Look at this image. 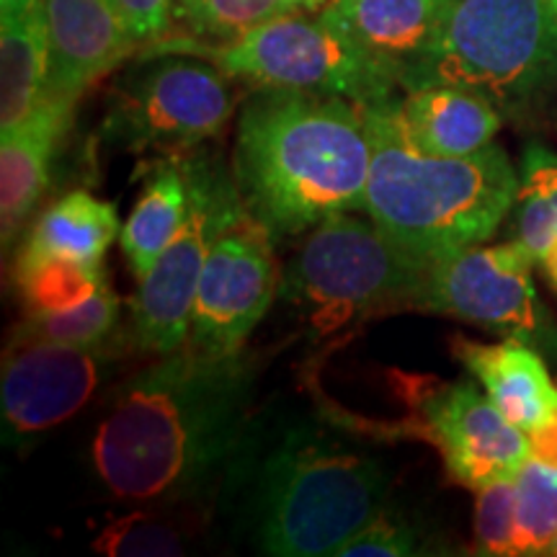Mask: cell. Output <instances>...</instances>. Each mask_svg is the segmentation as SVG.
I'll return each mask as SVG.
<instances>
[{"instance_id": "obj_27", "label": "cell", "mask_w": 557, "mask_h": 557, "mask_svg": "<svg viewBox=\"0 0 557 557\" xmlns=\"http://www.w3.org/2000/svg\"><path fill=\"white\" fill-rule=\"evenodd\" d=\"M163 511V508H160ZM156 508H135L111 519L94 540V549L114 557H169L184 555V529Z\"/></svg>"}, {"instance_id": "obj_33", "label": "cell", "mask_w": 557, "mask_h": 557, "mask_svg": "<svg viewBox=\"0 0 557 557\" xmlns=\"http://www.w3.org/2000/svg\"><path fill=\"white\" fill-rule=\"evenodd\" d=\"M29 0H0V16H9V13H16L24 9Z\"/></svg>"}, {"instance_id": "obj_12", "label": "cell", "mask_w": 557, "mask_h": 557, "mask_svg": "<svg viewBox=\"0 0 557 557\" xmlns=\"http://www.w3.org/2000/svg\"><path fill=\"white\" fill-rule=\"evenodd\" d=\"M129 351H137L129 331L94 346L9 341L0 374L3 442L26 447L73 418Z\"/></svg>"}, {"instance_id": "obj_30", "label": "cell", "mask_w": 557, "mask_h": 557, "mask_svg": "<svg viewBox=\"0 0 557 557\" xmlns=\"http://www.w3.org/2000/svg\"><path fill=\"white\" fill-rule=\"evenodd\" d=\"M111 3L122 13L139 47H150L152 41L169 37L173 0H111Z\"/></svg>"}, {"instance_id": "obj_28", "label": "cell", "mask_w": 557, "mask_h": 557, "mask_svg": "<svg viewBox=\"0 0 557 557\" xmlns=\"http://www.w3.org/2000/svg\"><path fill=\"white\" fill-rule=\"evenodd\" d=\"M475 498V553L513 555L517 537V475L478 487Z\"/></svg>"}, {"instance_id": "obj_18", "label": "cell", "mask_w": 557, "mask_h": 557, "mask_svg": "<svg viewBox=\"0 0 557 557\" xmlns=\"http://www.w3.org/2000/svg\"><path fill=\"white\" fill-rule=\"evenodd\" d=\"M400 114L416 148L442 158H468L491 148L504 124V114L485 96L444 83L408 90Z\"/></svg>"}, {"instance_id": "obj_5", "label": "cell", "mask_w": 557, "mask_h": 557, "mask_svg": "<svg viewBox=\"0 0 557 557\" xmlns=\"http://www.w3.org/2000/svg\"><path fill=\"white\" fill-rule=\"evenodd\" d=\"M462 86L504 116H529L557 94V11L549 0H457L408 90Z\"/></svg>"}, {"instance_id": "obj_14", "label": "cell", "mask_w": 557, "mask_h": 557, "mask_svg": "<svg viewBox=\"0 0 557 557\" xmlns=\"http://www.w3.org/2000/svg\"><path fill=\"white\" fill-rule=\"evenodd\" d=\"M50 45L45 96L78 103L86 90L137 52L111 0H41Z\"/></svg>"}, {"instance_id": "obj_3", "label": "cell", "mask_w": 557, "mask_h": 557, "mask_svg": "<svg viewBox=\"0 0 557 557\" xmlns=\"http://www.w3.org/2000/svg\"><path fill=\"white\" fill-rule=\"evenodd\" d=\"M230 491L243 496V527L261 555L320 557L385 511L389 475L325 423L256 421Z\"/></svg>"}, {"instance_id": "obj_26", "label": "cell", "mask_w": 557, "mask_h": 557, "mask_svg": "<svg viewBox=\"0 0 557 557\" xmlns=\"http://www.w3.org/2000/svg\"><path fill=\"white\" fill-rule=\"evenodd\" d=\"M295 11L284 0H173V21L186 37L201 41L240 39L256 26Z\"/></svg>"}, {"instance_id": "obj_8", "label": "cell", "mask_w": 557, "mask_h": 557, "mask_svg": "<svg viewBox=\"0 0 557 557\" xmlns=\"http://www.w3.org/2000/svg\"><path fill=\"white\" fill-rule=\"evenodd\" d=\"M230 75L194 54H143L109 90L101 137L135 156H184L212 143L235 111Z\"/></svg>"}, {"instance_id": "obj_31", "label": "cell", "mask_w": 557, "mask_h": 557, "mask_svg": "<svg viewBox=\"0 0 557 557\" xmlns=\"http://www.w3.org/2000/svg\"><path fill=\"white\" fill-rule=\"evenodd\" d=\"M529 457L557 468V410L545 423L529 431Z\"/></svg>"}, {"instance_id": "obj_19", "label": "cell", "mask_w": 557, "mask_h": 557, "mask_svg": "<svg viewBox=\"0 0 557 557\" xmlns=\"http://www.w3.org/2000/svg\"><path fill=\"white\" fill-rule=\"evenodd\" d=\"M189 214V178L184 156H160L143 173L137 201L124 222L120 246L135 278L148 276Z\"/></svg>"}, {"instance_id": "obj_35", "label": "cell", "mask_w": 557, "mask_h": 557, "mask_svg": "<svg viewBox=\"0 0 557 557\" xmlns=\"http://www.w3.org/2000/svg\"><path fill=\"white\" fill-rule=\"evenodd\" d=\"M549 555H557V542H555V547H553V553H549Z\"/></svg>"}, {"instance_id": "obj_34", "label": "cell", "mask_w": 557, "mask_h": 557, "mask_svg": "<svg viewBox=\"0 0 557 557\" xmlns=\"http://www.w3.org/2000/svg\"><path fill=\"white\" fill-rule=\"evenodd\" d=\"M549 3H553V9L557 11V0H549Z\"/></svg>"}, {"instance_id": "obj_7", "label": "cell", "mask_w": 557, "mask_h": 557, "mask_svg": "<svg viewBox=\"0 0 557 557\" xmlns=\"http://www.w3.org/2000/svg\"><path fill=\"white\" fill-rule=\"evenodd\" d=\"M163 52L209 60L230 78L246 81L253 88L341 96L361 107L389 99L398 90V83L361 54L320 11L315 16H310V11L282 13L240 39L222 45L181 34L145 47V54Z\"/></svg>"}, {"instance_id": "obj_15", "label": "cell", "mask_w": 557, "mask_h": 557, "mask_svg": "<svg viewBox=\"0 0 557 557\" xmlns=\"http://www.w3.org/2000/svg\"><path fill=\"white\" fill-rule=\"evenodd\" d=\"M457 0H331L320 16L406 90Z\"/></svg>"}, {"instance_id": "obj_2", "label": "cell", "mask_w": 557, "mask_h": 557, "mask_svg": "<svg viewBox=\"0 0 557 557\" xmlns=\"http://www.w3.org/2000/svg\"><path fill=\"white\" fill-rule=\"evenodd\" d=\"M369 160L361 103L284 88H256L243 101L233 176L276 243L364 209Z\"/></svg>"}, {"instance_id": "obj_16", "label": "cell", "mask_w": 557, "mask_h": 557, "mask_svg": "<svg viewBox=\"0 0 557 557\" xmlns=\"http://www.w3.org/2000/svg\"><path fill=\"white\" fill-rule=\"evenodd\" d=\"M75 103L45 96L24 127L0 137L3 250L16 246L52 184V160L73 124Z\"/></svg>"}, {"instance_id": "obj_6", "label": "cell", "mask_w": 557, "mask_h": 557, "mask_svg": "<svg viewBox=\"0 0 557 557\" xmlns=\"http://www.w3.org/2000/svg\"><path fill=\"white\" fill-rule=\"evenodd\" d=\"M426 267L372 220L336 212L299 243L278 276V299L323 338L351 320L416 310Z\"/></svg>"}, {"instance_id": "obj_21", "label": "cell", "mask_w": 557, "mask_h": 557, "mask_svg": "<svg viewBox=\"0 0 557 557\" xmlns=\"http://www.w3.org/2000/svg\"><path fill=\"white\" fill-rule=\"evenodd\" d=\"M120 235V214L111 201L96 199L86 189H73L41 209L21 246L103 263V256Z\"/></svg>"}, {"instance_id": "obj_11", "label": "cell", "mask_w": 557, "mask_h": 557, "mask_svg": "<svg viewBox=\"0 0 557 557\" xmlns=\"http://www.w3.org/2000/svg\"><path fill=\"white\" fill-rule=\"evenodd\" d=\"M534 267L537 259L519 238L457 250L429 263L416 310L524 341L557 361V325L534 287Z\"/></svg>"}, {"instance_id": "obj_1", "label": "cell", "mask_w": 557, "mask_h": 557, "mask_svg": "<svg viewBox=\"0 0 557 557\" xmlns=\"http://www.w3.org/2000/svg\"><path fill=\"white\" fill-rule=\"evenodd\" d=\"M253 377L246 348L230 357L189 346L158 354L103 406L90 438L96 480L124 504L207 506L222 496L256 423Z\"/></svg>"}, {"instance_id": "obj_22", "label": "cell", "mask_w": 557, "mask_h": 557, "mask_svg": "<svg viewBox=\"0 0 557 557\" xmlns=\"http://www.w3.org/2000/svg\"><path fill=\"white\" fill-rule=\"evenodd\" d=\"M13 284L26 315H47L78 308L107 284L103 263L21 246L13 259Z\"/></svg>"}, {"instance_id": "obj_25", "label": "cell", "mask_w": 557, "mask_h": 557, "mask_svg": "<svg viewBox=\"0 0 557 557\" xmlns=\"http://www.w3.org/2000/svg\"><path fill=\"white\" fill-rule=\"evenodd\" d=\"M557 542V468L527 457L517 472L513 555H549Z\"/></svg>"}, {"instance_id": "obj_17", "label": "cell", "mask_w": 557, "mask_h": 557, "mask_svg": "<svg viewBox=\"0 0 557 557\" xmlns=\"http://www.w3.org/2000/svg\"><path fill=\"white\" fill-rule=\"evenodd\" d=\"M451 354L500 413L527 434L557 410V385L549 377L545 357L524 341L504 338L498 344H480L457 336L451 338Z\"/></svg>"}, {"instance_id": "obj_20", "label": "cell", "mask_w": 557, "mask_h": 557, "mask_svg": "<svg viewBox=\"0 0 557 557\" xmlns=\"http://www.w3.org/2000/svg\"><path fill=\"white\" fill-rule=\"evenodd\" d=\"M50 45L41 0L3 16L0 24V137L32 120L47 90Z\"/></svg>"}, {"instance_id": "obj_23", "label": "cell", "mask_w": 557, "mask_h": 557, "mask_svg": "<svg viewBox=\"0 0 557 557\" xmlns=\"http://www.w3.org/2000/svg\"><path fill=\"white\" fill-rule=\"evenodd\" d=\"M513 218L517 238L557 292V156L542 145H529L521 158Z\"/></svg>"}, {"instance_id": "obj_4", "label": "cell", "mask_w": 557, "mask_h": 557, "mask_svg": "<svg viewBox=\"0 0 557 557\" xmlns=\"http://www.w3.org/2000/svg\"><path fill=\"white\" fill-rule=\"evenodd\" d=\"M361 114L372 152L364 212L395 246L434 263L496 233L519 191V171L496 143L468 158L431 156L408 137L398 96Z\"/></svg>"}, {"instance_id": "obj_9", "label": "cell", "mask_w": 557, "mask_h": 557, "mask_svg": "<svg viewBox=\"0 0 557 557\" xmlns=\"http://www.w3.org/2000/svg\"><path fill=\"white\" fill-rule=\"evenodd\" d=\"M408 416L395 423H367L333 410V418L374 438H418L438 451L449 478L478 491L493 480L513 478L529 457V434L500 413L472 380L444 382L393 372Z\"/></svg>"}, {"instance_id": "obj_24", "label": "cell", "mask_w": 557, "mask_h": 557, "mask_svg": "<svg viewBox=\"0 0 557 557\" xmlns=\"http://www.w3.org/2000/svg\"><path fill=\"white\" fill-rule=\"evenodd\" d=\"M122 299L109 282L94 297L65 312L26 315L9 333V341H47V344L94 346L124 336Z\"/></svg>"}, {"instance_id": "obj_13", "label": "cell", "mask_w": 557, "mask_h": 557, "mask_svg": "<svg viewBox=\"0 0 557 557\" xmlns=\"http://www.w3.org/2000/svg\"><path fill=\"white\" fill-rule=\"evenodd\" d=\"M276 240L246 212L209 250L191 305L186 346L207 357H230L246 348L278 297Z\"/></svg>"}, {"instance_id": "obj_32", "label": "cell", "mask_w": 557, "mask_h": 557, "mask_svg": "<svg viewBox=\"0 0 557 557\" xmlns=\"http://www.w3.org/2000/svg\"><path fill=\"white\" fill-rule=\"evenodd\" d=\"M284 3L292 5L295 11H310V13H318L323 11L325 0H284Z\"/></svg>"}, {"instance_id": "obj_10", "label": "cell", "mask_w": 557, "mask_h": 557, "mask_svg": "<svg viewBox=\"0 0 557 557\" xmlns=\"http://www.w3.org/2000/svg\"><path fill=\"white\" fill-rule=\"evenodd\" d=\"M189 178V214L169 248L152 263L129 305V336L137 351L171 354L189 338L191 305L209 250L248 212L233 165L207 145L184 152Z\"/></svg>"}, {"instance_id": "obj_29", "label": "cell", "mask_w": 557, "mask_h": 557, "mask_svg": "<svg viewBox=\"0 0 557 557\" xmlns=\"http://www.w3.org/2000/svg\"><path fill=\"white\" fill-rule=\"evenodd\" d=\"M416 527L393 511H382L361 532L338 547V557H408L421 555Z\"/></svg>"}]
</instances>
